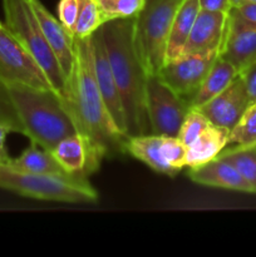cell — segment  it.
<instances>
[{"label": "cell", "mask_w": 256, "mask_h": 257, "mask_svg": "<svg viewBox=\"0 0 256 257\" xmlns=\"http://www.w3.org/2000/svg\"><path fill=\"white\" fill-rule=\"evenodd\" d=\"M60 95L89 148L90 173L104 158L125 153L128 137L113 122L95 80L92 35L74 38V64Z\"/></svg>", "instance_id": "1"}, {"label": "cell", "mask_w": 256, "mask_h": 257, "mask_svg": "<svg viewBox=\"0 0 256 257\" xmlns=\"http://www.w3.org/2000/svg\"><path fill=\"white\" fill-rule=\"evenodd\" d=\"M133 28L135 18L108 20L99 28L122 98L128 137L151 133L146 108L148 74L136 50Z\"/></svg>", "instance_id": "2"}, {"label": "cell", "mask_w": 256, "mask_h": 257, "mask_svg": "<svg viewBox=\"0 0 256 257\" xmlns=\"http://www.w3.org/2000/svg\"><path fill=\"white\" fill-rule=\"evenodd\" d=\"M7 85L30 142L52 152L60 141L77 135L74 120L57 90L18 83Z\"/></svg>", "instance_id": "3"}, {"label": "cell", "mask_w": 256, "mask_h": 257, "mask_svg": "<svg viewBox=\"0 0 256 257\" xmlns=\"http://www.w3.org/2000/svg\"><path fill=\"white\" fill-rule=\"evenodd\" d=\"M0 188L23 197L68 205H93L99 200L87 176H44L0 162Z\"/></svg>", "instance_id": "4"}, {"label": "cell", "mask_w": 256, "mask_h": 257, "mask_svg": "<svg viewBox=\"0 0 256 257\" xmlns=\"http://www.w3.org/2000/svg\"><path fill=\"white\" fill-rule=\"evenodd\" d=\"M183 0H145L135 18L133 39L147 74H158L166 63L168 38Z\"/></svg>", "instance_id": "5"}, {"label": "cell", "mask_w": 256, "mask_h": 257, "mask_svg": "<svg viewBox=\"0 0 256 257\" xmlns=\"http://www.w3.org/2000/svg\"><path fill=\"white\" fill-rule=\"evenodd\" d=\"M3 9L5 15V27L37 59L52 87L62 94L67 78L43 34L29 0H3Z\"/></svg>", "instance_id": "6"}, {"label": "cell", "mask_w": 256, "mask_h": 257, "mask_svg": "<svg viewBox=\"0 0 256 257\" xmlns=\"http://www.w3.org/2000/svg\"><path fill=\"white\" fill-rule=\"evenodd\" d=\"M146 108L151 133L177 137L190 103L171 89L158 74H150L146 85Z\"/></svg>", "instance_id": "7"}, {"label": "cell", "mask_w": 256, "mask_h": 257, "mask_svg": "<svg viewBox=\"0 0 256 257\" xmlns=\"http://www.w3.org/2000/svg\"><path fill=\"white\" fill-rule=\"evenodd\" d=\"M0 78L5 83L53 88L37 59L4 24L0 28Z\"/></svg>", "instance_id": "8"}, {"label": "cell", "mask_w": 256, "mask_h": 257, "mask_svg": "<svg viewBox=\"0 0 256 257\" xmlns=\"http://www.w3.org/2000/svg\"><path fill=\"white\" fill-rule=\"evenodd\" d=\"M218 55L220 54L180 55L175 59L167 60L158 75L171 89L191 105V100L200 89Z\"/></svg>", "instance_id": "9"}, {"label": "cell", "mask_w": 256, "mask_h": 257, "mask_svg": "<svg viewBox=\"0 0 256 257\" xmlns=\"http://www.w3.org/2000/svg\"><path fill=\"white\" fill-rule=\"evenodd\" d=\"M227 37V13L200 10L181 55L220 54Z\"/></svg>", "instance_id": "10"}, {"label": "cell", "mask_w": 256, "mask_h": 257, "mask_svg": "<svg viewBox=\"0 0 256 257\" xmlns=\"http://www.w3.org/2000/svg\"><path fill=\"white\" fill-rule=\"evenodd\" d=\"M93 43V59H94V74L99 88L100 95L103 98L108 113L112 117L113 122L117 125L118 130L127 136V124H125V114L123 109L122 98L108 60L107 50L103 43L102 33L98 29L92 35ZM128 137V136H127Z\"/></svg>", "instance_id": "11"}, {"label": "cell", "mask_w": 256, "mask_h": 257, "mask_svg": "<svg viewBox=\"0 0 256 257\" xmlns=\"http://www.w3.org/2000/svg\"><path fill=\"white\" fill-rule=\"evenodd\" d=\"M250 104L245 83L240 75L231 82L225 90L208 100L198 109L212 124L232 130Z\"/></svg>", "instance_id": "12"}, {"label": "cell", "mask_w": 256, "mask_h": 257, "mask_svg": "<svg viewBox=\"0 0 256 257\" xmlns=\"http://www.w3.org/2000/svg\"><path fill=\"white\" fill-rule=\"evenodd\" d=\"M48 44L52 48L65 78L69 77L74 64V35L54 17L40 0H29Z\"/></svg>", "instance_id": "13"}, {"label": "cell", "mask_w": 256, "mask_h": 257, "mask_svg": "<svg viewBox=\"0 0 256 257\" xmlns=\"http://www.w3.org/2000/svg\"><path fill=\"white\" fill-rule=\"evenodd\" d=\"M188 178L201 186L252 193L251 187L238 171L230 162L220 157H216L215 160L197 167L190 168Z\"/></svg>", "instance_id": "14"}, {"label": "cell", "mask_w": 256, "mask_h": 257, "mask_svg": "<svg viewBox=\"0 0 256 257\" xmlns=\"http://www.w3.org/2000/svg\"><path fill=\"white\" fill-rule=\"evenodd\" d=\"M230 130L212 123L186 148V167L193 168L215 160L228 146Z\"/></svg>", "instance_id": "15"}, {"label": "cell", "mask_w": 256, "mask_h": 257, "mask_svg": "<svg viewBox=\"0 0 256 257\" xmlns=\"http://www.w3.org/2000/svg\"><path fill=\"white\" fill-rule=\"evenodd\" d=\"M125 153L132 156L136 160L141 161L155 172L166 176H176L162 152V136L148 135L128 137L125 142Z\"/></svg>", "instance_id": "16"}, {"label": "cell", "mask_w": 256, "mask_h": 257, "mask_svg": "<svg viewBox=\"0 0 256 257\" xmlns=\"http://www.w3.org/2000/svg\"><path fill=\"white\" fill-rule=\"evenodd\" d=\"M55 160L70 175L89 176V148L84 138L77 133L60 141L52 150Z\"/></svg>", "instance_id": "17"}, {"label": "cell", "mask_w": 256, "mask_h": 257, "mask_svg": "<svg viewBox=\"0 0 256 257\" xmlns=\"http://www.w3.org/2000/svg\"><path fill=\"white\" fill-rule=\"evenodd\" d=\"M238 75V72L232 64L218 55L217 59L213 62L212 67L208 70L207 75L203 79L200 89L197 90L193 99L191 100V107L200 108L203 104L220 94L231 84L233 79Z\"/></svg>", "instance_id": "18"}, {"label": "cell", "mask_w": 256, "mask_h": 257, "mask_svg": "<svg viewBox=\"0 0 256 257\" xmlns=\"http://www.w3.org/2000/svg\"><path fill=\"white\" fill-rule=\"evenodd\" d=\"M200 0H183L173 20L171 28L170 38H168L166 62L180 57L183 52L186 42H187L193 24L200 13Z\"/></svg>", "instance_id": "19"}, {"label": "cell", "mask_w": 256, "mask_h": 257, "mask_svg": "<svg viewBox=\"0 0 256 257\" xmlns=\"http://www.w3.org/2000/svg\"><path fill=\"white\" fill-rule=\"evenodd\" d=\"M220 55L232 64L240 74L256 62V29L227 33Z\"/></svg>", "instance_id": "20"}, {"label": "cell", "mask_w": 256, "mask_h": 257, "mask_svg": "<svg viewBox=\"0 0 256 257\" xmlns=\"http://www.w3.org/2000/svg\"><path fill=\"white\" fill-rule=\"evenodd\" d=\"M10 166L17 170L25 171L35 175L44 176H67L70 175L60 163L55 160L50 151L39 147L35 143H32L19 157L10 158Z\"/></svg>", "instance_id": "21"}, {"label": "cell", "mask_w": 256, "mask_h": 257, "mask_svg": "<svg viewBox=\"0 0 256 257\" xmlns=\"http://www.w3.org/2000/svg\"><path fill=\"white\" fill-rule=\"evenodd\" d=\"M217 157L230 162L256 193V146L226 147Z\"/></svg>", "instance_id": "22"}, {"label": "cell", "mask_w": 256, "mask_h": 257, "mask_svg": "<svg viewBox=\"0 0 256 257\" xmlns=\"http://www.w3.org/2000/svg\"><path fill=\"white\" fill-rule=\"evenodd\" d=\"M104 24L97 0H80L79 13L73 34L74 38H88Z\"/></svg>", "instance_id": "23"}, {"label": "cell", "mask_w": 256, "mask_h": 257, "mask_svg": "<svg viewBox=\"0 0 256 257\" xmlns=\"http://www.w3.org/2000/svg\"><path fill=\"white\" fill-rule=\"evenodd\" d=\"M256 146V100L248 104L243 114L230 131L228 146Z\"/></svg>", "instance_id": "24"}, {"label": "cell", "mask_w": 256, "mask_h": 257, "mask_svg": "<svg viewBox=\"0 0 256 257\" xmlns=\"http://www.w3.org/2000/svg\"><path fill=\"white\" fill-rule=\"evenodd\" d=\"M103 20L136 18L143 8L145 0H97Z\"/></svg>", "instance_id": "25"}, {"label": "cell", "mask_w": 256, "mask_h": 257, "mask_svg": "<svg viewBox=\"0 0 256 257\" xmlns=\"http://www.w3.org/2000/svg\"><path fill=\"white\" fill-rule=\"evenodd\" d=\"M256 29V3L231 7L227 13V33Z\"/></svg>", "instance_id": "26"}, {"label": "cell", "mask_w": 256, "mask_h": 257, "mask_svg": "<svg viewBox=\"0 0 256 257\" xmlns=\"http://www.w3.org/2000/svg\"><path fill=\"white\" fill-rule=\"evenodd\" d=\"M211 122L207 119V117L198 108L191 107L187 114L185 115V119H183L182 124H181L177 138L187 148L188 146L195 142L196 138L201 135V132Z\"/></svg>", "instance_id": "27"}, {"label": "cell", "mask_w": 256, "mask_h": 257, "mask_svg": "<svg viewBox=\"0 0 256 257\" xmlns=\"http://www.w3.org/2000/svg\"><path fill=\"white\" fill-rule=\"evenodd\" d=\"M0 122L8 125L12 132L25 136L24 125L20 120L17 108H15L12 97H10L7 83L2 78H0Z\"/></svg>", "instance_id": "28"}, {"label": "cell", "mask_w": 256, "mask_h": 257, "mask_svg": "<svg viewBox=\"0 0 256 257\" xmlns=\"http://www.w3.org/2000/svg\"><path fill=\"white\" fill-rule=\"evenodd\" d=\"M162 152L176 175L186 168V147L177 137L162 136Z\"/></svg>", "instance_id": "29"}, {"label": "cell", "mask_w": 256, "mask_h": 257, "mask_svg": "<svg viewBox=\"0 0 256 257\" xmlns=\"http://www.w3.org/2000/svg\"><path fill=\"white\" fill-rule=\"evenodd\" d=\"M79 7L80 0H60L58 4V19L72 33L77 22Z\"/></svg>", "instance_id": "30"}, {"label": "cell", "mask_w": 256, "mask_h": 257, "mask_svg": "<svg viewBox=\"0 0 256 257\" xmlns=\"http://www.w3.org/2000/svg\"><path fill=\"white\" fill-rule=\"evenodd\" d=\"M238 75L242 78L248 98H250V103H252L253 100H256V62L248 65Z\"/></svg>", "instance_id": "31"}, {"label": "cell", "mask_w": 256, "mask_h": 257, "mask_svg": "<svg viewBox=\"0 0 256 257\" xmlns=\"http://www.w3.org/2000/svg\"><path fill=\"white\" fill-rule=\"evenodd\" d=\"M200 7L202 10H208V12L228 13L231 8V0H200Z\"/></svg>", "instance_id": "32"}, {"label": "cell", "mask_w": 256, "mask_h": 257, "mask_svg": "<svg viewBox=\"0 0 256 257\" xmlns=\"http://www.w3.org/2000/svg\"><path fill=\"white\" fill-rule=\"evenodd\" d=\"M12 132L9 130L8 125H5L4 123L0 122V162L8 163L10 161V156L8 153V148L7 145H5V141H7V136L8 133Z\"/></svg>", "instance_id": "33"}, {"label": "cell", "mask_w": 256, "mask_h": 257, "mask_svg": "<svg viewBox=\"0 0 256 257\" xmlns=\"http://www.w3.org/2000/svg\"><path fill=\"white\" fill-rule=\"evenodd\" d=\"M246 3H256V0H231V7L240 4H246Z\"/></svg>", "instance_id": "34"}, {"label": "cell", "mask_w": 256, "mask_h": 257, "mask_svg": "<svg viewBox=\"0 0 256 257\" xmlns=\"http://www.w3.org/2000/svg\"><path fill=\"white\" fill-rule=\"evenodd\" d=\"M3 27V23L2 22H0V28H2Z\"/></svg>", "instance_id": "35"}]
</instances>
